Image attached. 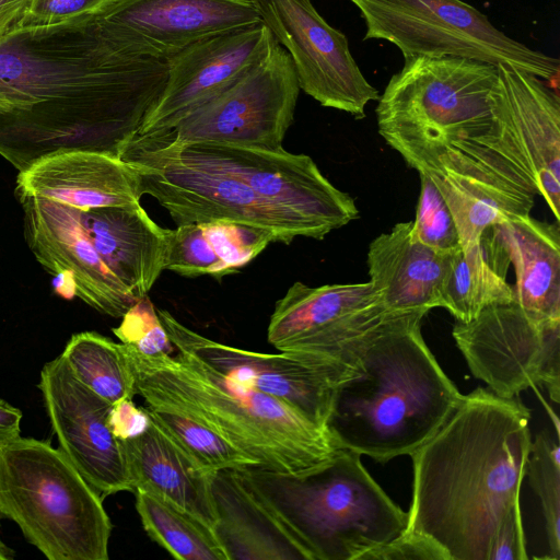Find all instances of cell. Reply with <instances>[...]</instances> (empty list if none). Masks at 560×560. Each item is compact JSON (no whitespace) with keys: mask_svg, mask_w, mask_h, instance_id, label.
Segmentation results:
<instances>
[{"mask_svg":"<svg viewBox=\"0 0 560 560\" xmlns=\"http://www.w3.org/2000/svg\"><path fill=\"white\" fill-rule=\"evenodd\" d=\"M121 318L120 325L113 328L121 343L145 355L172 354L176 351L148 295L138 300Z\"/></svg>","mask_w":560,"mask_h":560,"instance_id":"cell-36","label":"cell"},{"mask_svg":"<svg viewBox=\"0 0 560 560\" xmlns=\"http://www.w3.org/2000/svg\"><path fill=\"white\" fill-rule=\"evenodd\" d=\"M406 163L427 175L444 197L463 247L483 232L529 215L538 195L509 101L498 103L492 130L479 138L401 150Z\"/></svg>","mask_w":560,"mask_h":560,"instance_id":"cell-7","label":"cell"},{"mask_svg":"<svg viewBox=\"0 0 560 560\" xmlns=\"http://www.w3.org/2000/svg\"><path fill=\"white\" fill-rule=\"evenodd\" d=\"M499 81L511 104L534 182L560 222V100L539 77L504 65Z\"/></svg>","mask_w":560,"mask_h":560,"instance_id":"cell-27","label":"cell"},{"mask_svg":"<svg viewBox=\"0 0 560 560\" xmlns=\"http://www.w3.org/2000/svg\"><path fill=\"white\" fill-rule=\"evenodd\" d=\"M150 418L209 472L259 468L258 462L194 415L165 405H147Z\"/></svg>","mask_w":560,"mask_h":560,"instance_id":"cell-31","label":"cell"},{"mask_svg":"<svg viewBox=\"0 0 560 560\" xmlns=\"http://www.w3.org/2000/svg\"><path fill=\"white\" fill-rule=\"evenodd\" d=\"M122 345L137 394L147 405L196 416L255 458L261 469L303 476L341 450L328 429L283 401L225 377L184 350L145 355Z\"/></svg>","mask_w":560,"mask_h":560,"instance_id":"cell-4","label":"cell"},{"mask_svg":"<svg viewBox=\"0 0 560 560\" xmlns=\"http://www.w3.org/2000/svg\"><path fill=\"white\" fill-rule=\"evenodd\" d=\"M388 311L370 281L310 287L294 282L276 302L267 339L280 352L355 366Z\"/></svg>","mask_w":560,"mask_h":560,"instance_id":"cell-15","label":"cell"},{"mask_svg":"<svg viewBox=\"0 0 560 560\" xmlns=\"http://www.w3.org/2000/svg\"><path fill=\"white\" fill-rule=\"evenodd\" d=\"M481 246L489 262L502 275L512 264L514 302L530 315L560 320V226L530 215L517 217L487 229Z\"/></svg>","mask_w":560,"mask_h":560,"instance_id":"cell-22","label":"cell"},{"mask_svg":"<svg viewBox=\"0 0 560 560\" xmlns=\"http://www.w3.org/2000/svg\"><path fill=\"white\" fill-rule=\"evenodd\" d=\"M14 551L0 539V560H12Z\"/></svg>","mask_w":560,"mask_h":560,"instance_id":"cell-43","label":"cell"},{"mask_svg":"<svg viewBox=\"0 0 560 560\" xmlns=\"http://www.w3.org/2000/svg\"><path fill=\"white\" fill-rule=\"evenodd\" d=\"M94 16L114 49L159 60L200 39L261 22L246 0H110Z\"/></svg>","mask_w":560,"mask_h":560,"instance_id":"cell-17","label":"cell"},{"mask_svg":"<svg viewBox=\"0 0 560 560\" xmlns=\"http://www.w3.org/2000/svg\"><path fill=\"white\" fill-rule=\"evenodd\" d=\"M103 500L48 441L20 436L0 447V517L48 560L108 559Z\"/></svg>","mask_w":560,"mask_h":560,"instance_id":"cell-6","label":"cell"},{"mask_svg":"<svg viewBox=\"0 0 560 560\" xmlns=\"http://www.w3.org/2000/svg\"><path fill=\"white\" fill-rule=\"evenodd\" d=\"M52 288L56 294L66 300L77 296V285L73 273L69 270H62L54 276Z\"/></svg>","mask_w":560,"mask_h":560,"instance_id":"cell-42","label":"cell"},{"mask_svg":"<svg viewBox=\"0 0 560 560\" xmlns=\"http://www.w3.org/2000/svg\"><path fill=\"white\" fill-rule=\"evenodd\" d=\"M290 55L300 89L322 106L365 116L380 97L357 65L343 33L330 26L311 0H246Z\"/></svg>","mask_w":560,"mask_h":560,"instance_id":"cell-16","label":"cell"},{"mask_svg":"<svg viewBox=\"0 0 560 560\" xmlns=\"http://www.w3.org/2000/svg\"><path fill=\"white\" fill-rule=\"evenodd\" d=\"M19 200L24 212V236L37 261L52 276L71 271L77 296L100 313L122 317L137 301L84 234L72 207L45 198Z\"/></svg>","mask_w":560,"mask_h":560,"instance_id":"cell-20","label":"cell"},{"mask_svg":"<svg viewBox=\"0 0 560 560\" xmlns=\"http://www.w3.org/2000/svg\"><path fill=\"white\" fill-rule=\"evenodd\" d=\"M404 59L375 109L378 132L393 149L446 144L492 130L498 66L459 57Z\"/></svg>","mask_w":560,"mask_h":560,"instance_id":"cell-8","label":"cell"},{"mask_svg":"<svg viewBox=\"0 0 560 560\" xmlns=\"http://www.w3.org/2000/svg\"><path fill=\"white\" fill-rule=\"evenodd\" d=\"M82 231L130 295H148L165 270L168 229L158 225L138 205L79 209Z\"/></svg>","mask_w":560,"mask_h":560,"instance_id":"cell-23","label":"cell"},{"mask_svg":"<svg viewBox=\"0 0 560 560\" xmlns=\"http://www.w3.org/2000/svg\"><path fill=\"white\" fill-rule=\"evenodd\" d=\"M61 355L73 376L109 404L132 399L137 394L121 342L95 331H82L71 336Z\"/></svg>","mask_w":560,"mask_h":560,"instance_id":"cell-29","label":"cell"},{"mask_svg":"<svg viewBox=\"0 0 560 560\" xmlns=\"http://www.w3.org/2000/svg\"><path fill=\"white\" fill-rule=\"evenodd\" d=\"M450 252L421 243L415 236L412 221L397 223L369 245L370 282L388 311L428 313L441 305L440 290Z\"/></svg>","mask_w":560,"mask_h":560,"instance_id":"cell-24","label":"cell"},{"mask_svg":"<svg viewBox=\"0 0 560 560\" xmlns=\"http://www.w3.org/2000/svg\"><path fill=\"white\" fill-rule=\"evenodd\" d=\"M119 156L140 174L141 190L158 200L178 225L226 221L267 231L273 242L328 233L308 219L276 205L233 177L173 160L135 136Z\"/></svg>","mask_w":560,"mask_h":560,"instance_id":"cell-10","label":"cell"},{"mask_svg":"<svg viewBox=\"0 0 560 560\" xmlns=\"http://www.w3.org/2000/svg\"><path fill=\"white\" fill-rule=\"evenodd\" d=\"M362 560H450L430 537L404 530L389 542L368 552Z\"/></svg>","mask_w":560,"mask_h":560,"instance_id":"cell-38","label":"cell"},{"mask_svg":"<svg viewBox=\"0 0 560 560\" xmlns=\"http://www.w3.org/2000/svg\"><path fill=\"white\" fill-rule=\"evenodd\" d=\"M525 476L539 498L548 541V559H560V447L546 431L536 434Z\"/></svg>","mask_w":560,"mask_h":560,"instance_id":"cell-32","label":"cell"},{"mask_svg":"<svg viewBox=\"0 0 560 560\" xmlns=\"http://www.w3.org/2000/svg\"><path fill=\"white\" fill-rule=\"evenodd\" d=\"M22 411L0 398V447L20 438Z\"/></svg>","mask_w":560,"mask_h":560,"instance_id":"cell-40","label":"cell"},{"mask_svg":"<svg viewBox=\"0 0 560 560\" xmlns=\"http://www.w3.org/2000/svg\"><path fill=\"white\" fill-rule=\"evenodd\" d=\"M38 388L59 448L89 485L103 499L133 491L122 443L108 424L112 404L80 383L61 354L43 366Z\"/></svg>","mask_w":560,"mask_h":560,"instance_id":"cell-18","label":"cell"},{"mask_svg":"<svg viewBox=\"0 0 560 560\" xmlns=\"http://www.w3.org/2000/svg\"><path fill=\"white\" fill-rule=\"evenodd\" d=\"M0 522H1V517H0Z\"/></svg>","mask_w":560,"mask_h":560,"instance_id":"cell-44","label":"cell"},{"mask_svg":"<svg viewBox=\"0 0 560 560\" xmlns=\"http://www.w3.org/2000/svg\"><path fill=\"white\" fill-rule=\"evenodd\" d=\"M506 276L488 260L481 243L458 245L448 253L440 290V307L459 323L472 320L485 307L514 301Z\"/></svg>","mask_w":560,"mask_h":560,"instance_id":"cell-28","label":"cell"},{"mask_svg":"<svg viewBox=\"0 0 560 560\" xmlns=\"http://www.w3.org/2000/svg\"><path fill=\"white\" fill-rule=\"evenodd\" d=\"M167 60L118 52L94 12L0 38V155L18 171L65 150L120 154L158 101Z\"/></svg>","mask_w":560,"mask_h":560,"instance_id":"cell-1","label":"cell"},{"mask_svg":"<svg viewBox=\"0 0 560 560\" xmlns=\"http://www.w3.org/2000/svg\"><path fill=\"white\" fill-rule=\"evenodd\" d=\"M136 510L149 537L178 560H229L214 532L171 502L135 489Z\"/></svg>","mask_w":560,"mask_h":560,"instance_id":"cell-30","label":"cell"},{"mask_svg":"<svg viewBox=\"0 0 560 560\" xmlns=\"http://www.w3.org/2000/svg\"><path fill=\"white\" fill-rule=\"evenodd\" d=\"M200 224L230 273L250 262L273 242L267 231L246 224L226 221Z\"/></svg>","mask_w":560,"mask_h":560,"instance_id":"cell-35","label":"cell"},{"mask_svg":"<svg viewBox=\"0 0 560 560\" xmlns=\"http://www.w3.org/2000/svg\"><path fill=\"white\" fill-rule=\"evenodd\" d=\"M300 90L292 59L276 42L244 75L173 129L155 136L177 144L214 142L278 149L293 122Z\"/></svg>","mask_w":560,"mask_h":560,"instance_id":"cell-12","label":"cell"},{"mask_svg":"<svg viewBox=\"0 0 560 560\" xmlns=\"http://www.w3.org/2000/svg\"><path fill=\"white\" fill-rule=\"evenodd\" d=\"M452 334L474 376L495 395L512 398L542 384L560 401V320L535 317L513 301L457 322Z\"/></svg>","mask_w":560,"mask_h":560,"instance_id":"cell-13","label":"cell"},{"mask_svg":"<svg viewBox=\"0 0 560 560\" xmlns=\"http://www.w3.org/2000/svg\"><path fill=\"white\" fill-rule=\"evenodd\" d=\"M151 418L145 408L137 407L132 399H125L112 405L108 424L119 441L133 439L150 424Z\"/></svg>","mask_w":560,"mask_h":560,"instance_id":"cell-39","label":"cell"},{"mask_svg":"<svg viewBox=\"0 0 560 560\" xmlns=\"http://www.w3.org/2000/svg\"><path fill=\"white\" fill-rule=\"evenodd\" d=\"M425 314L390 315L339 386L327 428L341 448L378 463L410 455L457 407L463 394L423 340Z\"/></svg>","mask_w":560,"mask_h":560,"instance_id":"cell-3","label":"cell"},{"mask_svg":"<svg viewBox=\"0 0 560 560\" xmlns=\"http://www.w3.org/2000/svg\"><path fill=\"white\" fill-rule=\"evenodd\" d=\"M360 457L341 448L329 463L303 476L257 467L238 472L312 560H362L400 535L408 514Z\"/></svg>","mask_w":560,"mask_h":560,"instance_id":"cell-5","label":"cell"},{"mask_svg":"<svg viewBox=\"0 0 560 560\" xmlns=\"http://www.w3.org/2000/svg\"><path fill=\"white\" fill-rule=\"evenodd\" d=\"M211 490L217 511L213 532L229 560H312L301 542L250 489L238 470L214 472Z\"/></svg>","mask_w":560,"mask_h":560,"instance_id":"cell-25","label":"cell"},{"mask_svg":"<svg viewBox=\"0 0 560 560\" xmlns=\"http://www.w3.org/2000/svg\"><path fill=\"white\" fill-rule=\"evenodd\" d=\"M530 410L477 387L410 454L405 530L430 537L450 560H526L520 491L532 445Z\"/></svg>","mask_w":560,"mask_h":560,"instance_id":"cell-2","label":"cell"},{"mask_svg":"<svg viewBox=\"0 0 560 560\" xmlns=\"http://www.w3.org/2000/svg\"><path fill=\"white\" fill-rule=\"evenodd\" d=\"M277 40L262 23L200 39L167 60L163 90L136 136L173 129L261 61Z\"/></svg>","mask_w":560,"mask_h":560,"instance_id":"cell-19","label":"cell"},{"mask_svg":"<svg viewBox=\"0 0 560 560\" xmlns=\"http://www.w3.org/2000/svg\"><path fill=\"white\" fill-rule=\"evenodd\" d=\"M140 138L185 165L241 180L262 198L301 214L327 233L359 218L353 198L336 188L308 155L290 153L282 147L177 144L158 136Z\"/></svg>","mask_w":560,"mask_h":560,"instance_id":"cell-11","label":"cell"},{"mask_svg":"<svg viewBox=\"0 0 560 560\" xmlns=\"http://www.w3.org/2000/svg\"><path fill=\"white\" fill-rule=\"evenodd\" d=\"M158 314L175 349L245 387L283 401L322 428L328 429L337 390L358 366L312 354L244 350L202 336L165 310Z\"/></svg>","mask_w":560,"mask_h":560,"instance_id":"cell-14","label":"cell"},{"mask_svg":"<svg viewBox=\"0 0 560 560\" xmlns=\"http://www.w3.org/2000/svg\"><path fill=\"white\" fill-rule=\"evenodd\" d=\"M121 443L133 491L151 492L213 530L217 511L211 478L214 472L200 467L152 419L141 434Z\"/></svg>","mask_w":560,"mask_h":560,"instance_id":"cell-26","label":"cell"},{"mask_svg":"<svg viewBox=\"0 0 560 560\" xmlns=\"http://www.w3.org/2000/svg\"><path fill=\"white\" fill-rule=\"evenodd\" d=\"M351 1L365 23L363 40L389 42L404 58L459 57L504 65L542 80L558 77V58L514 40L462 0Z\"/></svg>","mask_w":560,"mask_h":560,"instance_id":"cell-9","label":"cell"},{"mask_svg":"<svg viewBox=\"0 0 560 560\" xmlns=\"http://www.w3.org/2000/svg\"><path fill=\"white\" fill-rule=\"evenodd\" d=\"M420 176V195L413 223L415 236L427 246L450 252L459 243L453 214L434 183L424 174Z\"/></svg>","mask_w":560,"mask_h":560,"instance_id":"cell-34","label":"cell"},{"mask_svg":"<svg viewBox=\"0 0 560 560\" xmlns=\"http://www.w3.org/2000/svg\"><path fill=\"white\" fill-rule=\"evenodd\" d=\"M26 3L27 0H0V38L19 26Z\"/></svg>","mask_w":560,"mask_h":560,"instance_id":"cell-41","label":"cell"},{"mask_svg":"<svg viewBox=\"0 0 560 560\" xmlns=\"http://www.w3.org/2000/svg\"><path fill=\"white\" fill-rule=\"evenodd\" d=\"M165 269L183 277L230 275L207 238L202 224L178 225L170 230Z\"/></svg>","mask_w":560,"mask_h":560,"instance_id":"cell-33","label":"cell"},{"mask_svg":"<svg viewBox=\"0 0 560 560\" xmlns=\"http://www.w3.org/2000/svg\"><path fill=\"white\" fill-rule=\"evenodd\" d=\"M18 198H45L92 209L140 203V174L120 156L92 150H65L44 155L21 171Z\"/></svg>","mask_w":560,"mask_h":560,"instance_id":"cell-21","label":"cell"},{"mask_svg":"<svg viewBox=\"0 0 560 560\" xmlns=\"http://www.w3.org/2000/svg\"><path fill=\"white\" fill-rule=\"evenodd\" d=\"M110 0H27L20 27L56 24L73 16L92 13Z\"/></svg>","mask_w":560,"mask_h":560,"instance_id":"cell-37","label":"cell"}]
</instances>
